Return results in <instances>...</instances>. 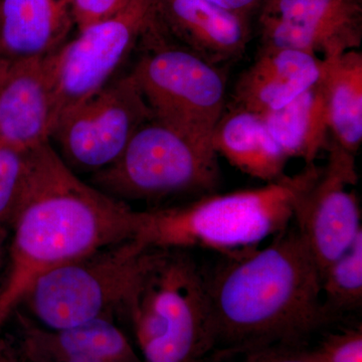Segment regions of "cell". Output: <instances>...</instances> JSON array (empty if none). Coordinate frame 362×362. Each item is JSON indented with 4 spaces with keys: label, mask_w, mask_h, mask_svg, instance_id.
Segmentation results:
<instances>
[{
    "label": "cell",
    "mask_w": 362,
    "mask_h": 362,
    "mask_svg": "<svg viewBox=\"0 0 362 362\" xmlns=\"http://www.w3.org/2000/svg\"><path fill=\"white\" fill-rule=\"evenodd\" d=\"M218 156L211 143L151 118L115 163L92 175V185L117 199L211 194L220 181Z\"/></svg>",
    "instance_id": "5"
},
{
    "label": "cell",
    "mask_w": 362,
    "mask_h": 362,
    "mask_svg": "<svg viewBox=\"0 0 362 362\" xmlns=\"http://www.w3.org/2000/svg\"><path fill=\"white\" fill-rule=\"evenodd\" d=\"M328 161L300 195L292 225L322 272L362 235L361 209L354 190L356 156L331 140Z\"/></svg>",
    "instance_id": "10"
},
{
    "label": "cell",
    "mask_w": 362,
    "mask_h": 362,
    "mask_svg": "<svg viewBox=\"0 0 362 362\" xmlns=\"http://www.w3.org/2000/svg\"><path fill=\"white\" fill-rule=\"evenodd\" d=\"M23 361H25V359H23ZM25 362H28V361H25ZM49 362H120V361H108V359H99V358H76V359H64V361H49Z\"/></svg>",
    "instance_id": "27"
},
{
    "label": "cell",
    "mask_w": 362,
    "mask_h": 362,
    "mask_svg": "<svg viewBox=\"0 0 362 362\" xmlns=\"http://www.w3.org/2000/svg\"><path fill=\"white\" fill-rule=\"evenodd\" d=\"M335 144L356 156L362 142V54L358 49L323 59L321 74Z\"/></svg>",
    "instance_id": "19"
},
{
    "label": "cell",
    "mask_w": 362,
    "mask_h": 362,
    "mask_svg": "<svg viewBox=\"0 0 362 362\" xmlns=\"http://www.w3.org/2000/svg\"><path fill=\"white\" fill-rule=\"evenodd\" d=\"M30 175L11 226L0 326L40 276L135 238L140 211L81 180L51 141L30 150Z\"/></svg>",
    "instance_id": "2"
},
{
    "label": "cell",
    "mask_w": 362,
    "mask_h": 362,
    "mask_svg": "<svg viewBox=\"0 0 362 362\" xmlns=\"http://www.w3.org/2000/svg\"><path fill=\"white\" fill-rule=\"evenodd\" d=\"M262 118L288 158H301L312 164L329 146V110L321 77L289 104Z\"/></svg>",
    "instance_id": "18"
},
{
    "label": "cell",
    "mask_w": 362,
    "mask_h": 362,
    "mask_svg": "<svg viewBox=\"0 0 362 362\" xmlns=\"http://www.w3.org/2000/svg\"><path fill=\"white\" fill-rule=\"evenodd\" d=\"M258 13L262 47L327 59L361 45L362 0H264Z\"/></svg>",
    "instance_id": "11"
},
{
    "label": "cell",
    "mask_w": 362,
    "mask_h": 362,
    "mask_svg": "<svg viewBox=\"0 0 362 362\" xmlns=\"http://www.w3.org/2000/svg\"><path fill=\"white\" fill-rule=\"evenodd\" d=\"M73 25L66 0H0V59L51 54Z\"/></svg>",
    "instance_id": "16"
},
{
    "label": "cell",
    "mask_w": 362,
    "mask_h": 362,
    "mask_svg": "<svg viewBox=\"0 0 362 362\" xmlns=\"http://www.w3.org/2000/svg\"><path fill=\"white\" fill-rule=\"evenodd\" d=\"M118 316L142 362H209L216 349L206 270L189 250L148 247Z\"/></svg>",
    "instance_id": "3"
},
{
    "label": "cell",
    "mask_w": 362,
    "mask_h": 362,
    "mask_svg": "<svg viewBox=\"0 0 362 362\" xmlns=\"http://www.w3.org/2000/svg\"><path fill=\"white\" fill-rule=\"evenodd\" d=\"M151 118L130 73L62 114L51 139L71 170L94 175L115 163L136 131Z\"/></svg>",
    "instance_id": "8"
},
{
    "label": "cell",
    "mask_w": 362,
    "mask_h": 362,
    "mask_svg": "<svg viewBox=\"0 0 362 362\" xmlns=\"http://www.w3.org/2000/svg\"><path fill=\"white\" fill-rule=\"evenodd\" d=\"M52 54L0 61V144L30 150L51 141L57 123Z\"/></svg>",
    "instance_id": "12"
},
{
    "label": "cell",
    "mask_w": 362,
    "mask_h": 362,
    "mask_svg": "<svg viewBox=\"0 0 362 362\" xmlns=\"http://www.w3.org/2000/svg\"><path fill=\"white\" fill-rule=\"evenodd\" d=\"M209 362H319L308 346H271L211 359Z\"/></svg>",
    "instance_id": "23"
},
{
    "label": "cell",
    "mask_w": 362,
    "mask_h": 362,
    "mask_svg": "<svg viewBox=\"0 0 362 362\" xmlns=\"http://www.w3.org/2000/svg\"><path fill=\"white\" fill-rule=\"evenodd\" d=\"M148 247L133 238L59 266L35 280L20 306L47 329L115 320Z\"/></svg>",
    "instance_id": "7"
},
{
    "label": "cell",
    "mask_w": 362,
    "mask_h": 362,
    "mask_svg": "<svg viewBox=\"0 0 362 362\" xmlns=\"http://www.w3.org/2000/svg\"><path fill=\"white\" fill-rule=\"evenodd\" d=\"M324 307L335 320L362 304V235L320 273Z\"/></svg>",
    "instance_id": "20"
},
{
    "label": "cell",
    "mask_w": 362,
    "mask_h": 362,
    "mask_svg": "<svg viewBox=\"0 0 362 362\" xmlns=\"http://www.w3.org/2000/svg\"><path fill=\"white\" fill-rule=\"evenodd\" d=\"M156 4L157 0H127L118 13L80 30L54 52L57 122L110 83L156 18Z\"/></svg>",
    "instance_id": "9"
},
{
    "label": "cell",
    "mask_w": 362,
    "mask_h": 362,
    "mask_svg": "<svg viewBox=\"0 0 362 362\" xmlns=\"http://www.w3.org/2000/svg\"><path fill=\"white\" fill-rule=\"evenodd\" d=\"M0 145H1V144H0Z\"/></svg>",
    "instance_id": "29"
},
{
    "label": "cell",
    "mask_w": 362,
    "mask_h": 362,
    "mask_svg": "<svg viewBox=\"0 0 362 362\" xmlns=\"http://www.w3.org/2000/svg\"><path fill=\"white\" fill-rule=\"evenodd\" d=\"M216 153L254 178L272 182L285 175L288 158L262 116L240 109L223 114L213 135Z\"/></svg>",
    "instance_id": "17"
},
{
    "label": "cell",
    "mask_w": 362,
    "mask_h": 362,
    "mask_svg": "<svg viewBox=\"0 0 362 362\" xmlns=\"http://www.w3.org/2000/svg\"><path fill=\"white\" fill-rule=\"evenodd\" d=\"M311 349L319 362H362L361 326L329 333Z\"/></svg>",
    "instance_id": "22"
},
{
    "label": "cell",
    "mask_w": 362,
    "mask_h": 362,
    "mask_svg": "<svg viewBox=\"0 0 362 362\" xmlns=\"http://www.w3.org/2000/svg\"><path fill=\"white\" fill-rule=\"evenodd\" d=\"M156 18L171 39L216 66L242 57L251 37L250 18L207 0H157Z\"/></svg>",
    "instance_id": "13"
},
{
    "label": "cell",
    "mask_w": 362,
    "mask_h": 362,
    "mask_svg": "<svg viewBox=\"0 0 362 362\" xmlns=\"http://www.w3.org/2000/svg\"><path fill=\"white\" fill-rule=\"evenodd\" d=\"M30 175V150L0 145V226H13Z\"/></svg>",
    "instance_id": "21"
},
{
    "label": "cell",
    "mask_w": 362,
    "mask_h": 362,
    "mask_svg": "<svg viewBox=\"0 0 362 362\" xmlns=\"http://www.w3.org/2000/svg\"><path fill=\"white\" fill-rule=\"evenodd\" d=\"M21 342L18 349L28 362L99 358L142 362L137 350L114 319L99 318L73 327L52 330L20 315Z\"/></svg>",
    "instance_id": "15"
},
{
    "label": "cell",
    "mask_w": 362,
    "mask_h": 362,
    "mask_svg": "<svg viewBox=\"0 0 362 362\" xmlns=\"http://www.w3.org/2000/svg\"><path fill=\"white\" fill-rule=\"evenodd\" d=\"M8 240V230L0 226V291L4 286V278H6Z\"/></svg>",
    "instance_id": "26"
},
{
    "label": "cell",
    "mask_w": 362,
    "mask_h": 362,
    "mask_svg": "<svg viewBox=\"0 0 362 362\" xmlns=\"http://www.w3.org/2000/svg\"><path fill=\"white\" fill-rule=\"evenodd\" d=\"M140 42L144 52L131 71L153 118L213 144L226 107V77L176 42L154 18Z\"/></svg>",
    "instance_id": "6"
},
{
    "label": "cell",
    "mask_w": 362,
    "mask_h": 362,
    "mask_svg": "<svg viewBox=\"0 0 362 362\" xmlns=\"http://www.w3.org/2000/svg\"><path fill=\"white\" fill-rule=\"evenodd\" d=\"M221 256L206 271L216 332L211 359L264 347L308 346L337 321L324 307L320 271L292 223L265 247Z\"/></svg>",
    "instance_id": "1"
},
{
    "label": "cell",
    "mask_w": 362,
    "mask_h": 362,
    "mask_svg": "<svg viewBox=\"0 0 362 362\" xmlns=\"http://www.w3.org/2000/svg\"><path fill=\"white\" fill-rule=\"evenodd\" d=\"M78 32L118 13L127 0H66Z\"/></svg>",
    "instance_id": "24"
},
{
    "label": "cell",
    "mask_w": 362,
    "mask_h": 362,
    "mask_svg": "<svg viewBox=\"0 0 362 362\" xmlns=\"http://www.w3.org/2000/svg\"><path fill=\"white\" fill-rule=\"evenodd\" d=\"M0 61H1V59H0Z\"/></svg>",
    "instance_id": "28"
},
{
    "label": "cell",
    "mask_w": 362,
    "mask_h": 362,
    "mask_svg": "<svg viewBox=\"0 0 362 362\" xmlns=\"http://www.w3.org/2000/svg\"><path fill=\"white\" fill-rule=\"evenodd\" d=\"M207 1L226 11L251 18L252 14L259 13L264 0H207Z\"/></svg>",
    "instance_id": "25"
},
{
    "label": "cell",
    "mask_w": 362,
    "mask_h": 362,
    "mask_svg": "<svg viewBox=\"0 0 362 362\" xmlns=\"http://www.w3.org/2000/svg\"><path fill=\"white\" fill-rule=\"evenodd\" d=\"M320 166L306 164L263 187L207 194L180 206L140 211L135 239L150 247L211 250L220 255L259 246L292 223L300 195Z\"/></svg>",
    "instance_id": "4"
},
{
    "label": "cell",
    "mask_w": 362,
    "mask_h": 362,
    "mask_svg": "<svg viewBox=\"0 0 362 362\" xmlns=\"http://www.w3.org/2000/svg\"><path fill=\"white\" fill-rule=\"evenodd\" d=\"M322 68L323 59L313 54L261 47L235 84V109L259 116L278 110L315 85Z\"/></svg>",
    "instance_id": "14"
}]
</instances>
